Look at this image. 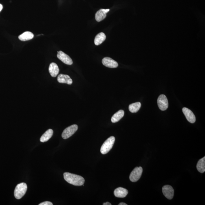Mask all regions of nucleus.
Listing matches in <instances>:
<instances>
[{"label":"nucleus","mask_w":205,"mask_h":205,"mask_svg":"<svg viewBox=\"0 0 205 205\" xmlns=\"http://www.w3.org/2000/svg\"><path fill=\"white\" fill-rule=\"evenodd\" d=\"M64 177L68 183L75 186H83L85 182L83 177L74 174L65 173L64 174Z\"/></svg>","instance_id":"obj_1"},{"label":"nucleus","mask_w":205,"mask_h":205,"mask_svg":"<svg viewBox=\"0 0 205 205\" xmlns=\"http://www.w3.org/2000/svg\"><path fill=\"white\" fill-rule=\"evenodd\" d=\"M115 138L112 136L107 139L101 147L100 152L102 154H106L110 151L114 143Z\"/></svg>","instance_id":"obj_2"},{"label":"nucleus","mask_w":205,"mask_h":205,"mask_svg":"<svg viewBox=\"0 0 205 205\" xmlns=\"http://www.w3.org/2000/svg\"><path fill=\"white\" fill-rule=\"evenodd\" d=\"M27 184L25 183H21L17 185L14 190V196L17 199H21L26 193L27 190Z\"/></svg>","instance_id":"obj_3"},{"label":"nucleus","mask_w":205,"mask_h":205,"mask_svg":"<svg viewBox=\"0 0 205 205\" xmlns=\"http://www.w3.org/2000/svg\"><path fill=\"white\" fill-rule=\"evenodd\" d=\"M78 129V126L75 124L69 126L65 129L62 133V136L64 139H67L72 136Z\"/></svg>","instance_id":"obj_4"},{"label":"nucleus","mask_w":205,"mask_h":205,"mask_svg":"<svg viewBox=\"0 0 205 205\" xmlns=\"http://www.w3.org/2000/svg\"><path fill=\"white\" fill-rule=\"evenodd\" d=\"M142 171L143 169L141 167L135 168L130 175V180L133 182L138 181L141 176Z\"/></svg>","instance_id":"obj_5"},{"label":"nucleus","mask_w":205,"mask_h":205,"mask_svg":"<svg viewBox=\"0 0 205 205\" xmlns=\"http://www.w3.org/2000/svg\"><path fill=\"white\" fill-rule=\"evenodd\" d=\"M157 104L161 110H166L168 107V102L167 97L163 94L160 95L157 100Z\"/></svg>","instance_id":"obj_6"},{"label":"nucleus","mask_w":205,"mask_h":205,"mask_svg":"<svg viewBox=\"0 0 205 205\" xmlns=\"http://www.w3.org/2000/svg\"><path fill=\"white\" fill-rule=\"evenodd\" d=\"M57 57L58 59L66 64L71 65L73 64L72 60L70 57L62 51H58Z\"/></svg>","instance_id":"obj_7"},{"label":"nucleus","mask_w":205,"mask_h":205,"mask_svg":"<svg viewBox=\"0 0 205 205\" xmlns=\"http://www.w3.org/2000/svg\"><path fill=\"white\" fill-rule=\"evenodd\" d=\"M102 63L104 66L110 68H116L118 66V63L116 61L108 57L104 58L102 59Z\"/></svg>","instance_id":"obj_8"},{"label":"nucleus","mask_w":205,"mask_h":205,"mask_svg":"<svg viewBox=\"0 0 205 205\" xmlns=\"http://www.w3.org/2000/svg\"><path fill=\"white\" fill-rule=\"evenodd\" d=\"M182 111L188 122L192 124L195 122L196 117L191 111L187 108H184L182 109Z\"/></svg>","instance_id":"obj_9"},{"label":"nucleus","mask_w":205,"mask_h":205,"mask_svg":"<svg viewBox=\"0 0 205 205\" xmlns=\"http://www.w3.org/2000/svg\"><path fill=\"white\" fill-rule=\"evenodd\" d=\"M162 192L166 198L169 199H173L174 197V190L171 186L166 185L163 186Z\"/></svg>","instance_id":"obj_10"},{"label":"nucleus","mask_w":205,"mask_h":205,"mask_svg":"<svg viewBox=\"0 0 205 205\" xmlns=\"http://www.w3.org/2000/svg\"><path fill=\"white\" fill-rule=\"evenodd\" d=\"M109 9H101L98 11L96 14V19L97 22H100L105 19L107 14L109 11Z\"/></svg>","instance_id":"obj_11"},{"label":"nucleus","mask_w":205,"mask_h":205,"mask_svg":"<svg viewBox=\"0 0 205 205\" xmlns=\"http://www.w3.org/2000/svg\"><path fill=\"white\" fill-rule=\"evenodd\" d=\"M57 80L58 83L67 84L69 85H71L73 83L72 79L67 75L60 74L58 77Z\"/></svg>","instance_id":"obj_12"},{"label":"nucleus","mask_w":205,"mask_h":205,"mask_svg":"<svg viewBox=\"0 0 205 205\" xmlns=\"http://www.w3.org/2000/svg\"><path fill=\"white\" fill-rule=\"evenodd\" d=\"M49 71L51 76L56 77L59 73V69L56 64L53 63L49 66Z\"/></svg>","instance_id":"obj_13"},{"label":"nucleus","mask_w":205,"mask_h":205,"mask_svg":"<svg viewBox=\"0 0 205 205\" xmlns=\"http://www.w3.org/2000/svg\"><path fill=\"white\" fill-rule=\"evenodd\" d=\"M128 191L127 189L122 187H119L115 189L114 191L115 196L119 198H124L127 196Z\"/></svg>","instance_id":"obj_14"},{"label":"nucleus","mask_w":205,"mask_h":205,"mask_svg":"<svg viewBox=\"0 0 205 205\" xmlns=\"http://www.w3.org/2000/svg\"><path fill=\"white\" fill-rule=\"evenodd\" d=\"M106 39L105 34L103 32H100L95 37L94 39L95 44L97 46L99 45L102 43Z\"/></svg>","instance_id":"obj_15"},{"label":"nucleus","mask_w":205,"mask_h":205,"mask_svg":"<svg viewBox=\"0 0 205 205\" xmlns=\"http://www.w3.org/2000/svg\"><path fill=\"white\" fill-rule=\"evenodd\" d=\"M34 35L31 32L27 31L24 32L18 36L19 40L22 41H26L34 38Z\"/></svg>","instance_id":"obj_16"},{"label":"nucleus","mask_w":205,"mask_h":205,"mask_svg":"<svg viewBox=\"0 0 205 205\" xmlns=\"http://www.w3.org/2000/svg\"><path fill=\"white\" fill-rule=\"evenodd\" d=\"M53 134V130L50 129L47 130L40 138V141L42 142L47 141L51 138Z\"/></svg>","instance_id":"obj_17"},{"label":"nucleus","mask_w":205,"mask_h":205,"mask_svg":"<svg viewBox=\"0 0 205 205\" xmlns=\"http://www.w3.org/2000/svg\"><path fill=\"white\" fill-rule=\"evenodd\" d=\"M124 111L123 110H120L117 112L112 117L111 122L114 123L119 122L124 117Z\"/></svg>","instance_id":"obj_18"},{"label":"nucleus","mask_w":205,"mask_h":205,"mask_svg":"<svg viewBox=\"0 0 205 205\" xmlns=\"http://www.w3.org/2000/svg\"><path fill=\"white\" fill-rule=\"evenodd\" d=\"M197 169L201 173H204L205 171V157L200 159L197 162Z\"/></svg>","instance_id":"obj_19"},{"label":"nucleus","mask_w":205,"mask_h":205,"mask_svg":"<svg viewBox=\"0 0 205 205\" xmlns=\"http://www.w3.org/2000/svg\"><path fill=\"white\" fill-rule=\"evenodd\" d=\"M141 102H138L130 104L129 106V110L132 113H137L140 109Z\"/></svg>","instance_id":"obj_20"},{"label":"nucleus","mask_w":205,"mask_h":205,"mask_svg":"<svg viewBox=\"0 0 205 205\" xmlns=\"http://www.w3.org/2000/svg\"><path fill=\"white\" fill-rule=\"evenodd\" d=\"M53 203L49 201H45V202L40 203L39 205H53Z\"/></svg>","instance_id":"obj_21"},{"label":"nucleus","mask_w":205,"mask_h":205,"mask_svg":"<svg viewBox=\"0 0 205 205\" xmlns=\"http://www.w3.org/2000/svg\"><path fill=\"white\" fill-rule=\"evenodd\" d=\"M103 205H111V204L110 202H106L105 203H104Z\"/></svg>","instance_id":"obj_22"},{"label":"nucleus","mask_w":205,"mask_h":205,"mask_svg":"<svg viewBox=\"0 0 205 205\" xmlns=\"http://www.w3.org/2000/svg\"><path fill=\"white\" fill-rule=\"evenodd\" d=\"M3 8V5L1 4H0V12L2 10Z\"/></svg>","instance_id":"obj_23"},{"label":"nucleus","mask_w":205,"mask_h":205,"mask_svg":"<svg viewBox=\"0 0 205 205\" xmlns=\"http://www.w3.org/2000/svg\"><path fill=\"white\" fill-rule=\"evenodd\" d=\"M119 205H127V204H126L125 203L121 202L119 204Z\"/></svg>","instance_id":"obj_24"}]
</instances>
